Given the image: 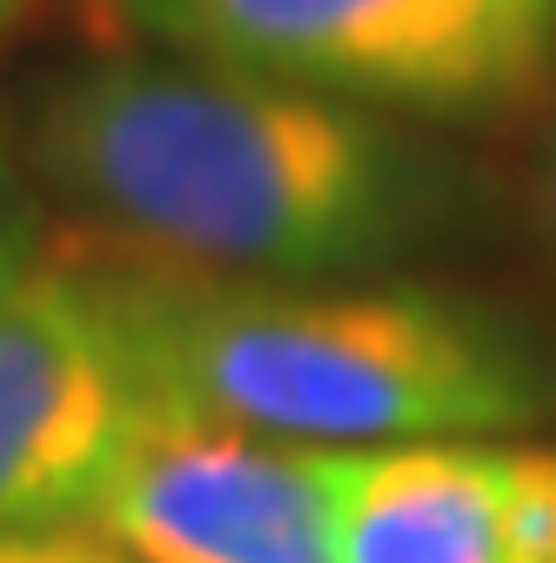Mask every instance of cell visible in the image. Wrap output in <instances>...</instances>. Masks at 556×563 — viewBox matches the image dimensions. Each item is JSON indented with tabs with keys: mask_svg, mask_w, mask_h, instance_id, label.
Instances as JSON below:
<instances>
[{
	"mask_svg": "<svg viewBox=\"0 0 556 563\" xmlns=\"http://www.w3.org/2000/svg\"><path fill=\"white\" fill-rule=\"evenodd\" d=\"M155 409L289 443H443L536 422L556 363L469 296L415 282H215L94 249Z\"/></svg>",
	"mask_w": 556,
	"mask_h": 563,
	"instance_id": "obj_2",
	"label": "cell"
},
{
	"mask_svg": "<svg viewBox=\"0 0 556 563\" xmlns=\"http://www.w3.org/2000/svg\"><path fill=\"white\" fill-rule=\"evenodd\" d=\"M510 450L443 437L349 450L342 563H503Z\"/></svg>",
	"mask_w": 556,
	"mask_h": 563,
	"instance_id": "obj_6",
	"label": "cell"
},
{
	"mask_svg": "<svg viewBox=\"0 0 556 563\" xmlns=\"http://www.w3.org/2000/svg\"><path fill=\"white\" fill-rule=\"evenodd\" d=\"M155 409L94 255L0 282V530L88 517L134 422Z\"/></svg>",
	"mask_w": 556,
	"mask_h": 563,
	"instance_id": "obj_5",
	"label": "cell"
},
{
	"mask_svg": "<svg viewBox=\"0 0 556 563\" xmlns=\"http://www.w3.org/2000/svg\"><path fill=\"white\" fill-rule=\"evenodd\" d=\"M27 242H34V216H27V201H21L8 148H0V282H14L27 268Z\"/></svg>",
	"mask_w": 556,
	"mask_h": 563,
	"instance_id": "obj_9",
	"label": "cell"
},
{
	"mask_svg": "<svg viewBox=\"0 0 556 563\" xmlns=\"http://www.w3.org/2000/svg\"><path fill=\"white\" fill-rule=\"evenodd\" d=\"M181 60L376 114L482 121L556 67V0H114Z\"/></svg>",
	"mask_w": 556,
	"mask_h": 563,
	"instance_id": "obj_3",
	"label": "cell"
},
{
	"mask_svg": "<svg viewBox=\"0 0 556 563\" xmlns=\"http://www.w3.org/2000/svg\"><path fill=\"white\" fill-rule=\"evenodd\" d=\"M349 450L148 409L88 523L134 563H342Z\"/></svg>",
	"mask_w": 556,
	"mask_h": 563,
	"instance_id": "obj_4",
	"label": "cell"
},
{
	"mask_svg": "<svg viewBox=\"0 0 556 563\" xmlns=\"http://www.w3.org/2000/svg\"><path fill=\"white\" fill-rule=\"evenodd\" d=\"M27 8V0H0V21H8V14H21Z\"/></svg>",
	"mask_w": 556,
	"mask_h": 563,
	"instance_id": "obj_11",
	"label": "cell"
},
{
	"mask_svg": "<svg viewBox=\"0 0 556 563\" xmlns=\"http://www.w3.org/2000/svg\"><path fill=\"white\" fill-rule=\"evenodd\" d=\"M543 222L556 235V134H549V162H543Z\"/></svg>",
	"mask_w": 556,
	"mask_h": 563,
	"instance_id": "obj_10",
	"label": "cell"
},
{
	"mask_svg": "<svg viewBox=\"0 0 556 563\" xmlns=\"http://www.w3.org/2000/svg\"><path fill=\"white\" fill-rule=\"evenodd\" d=\"M34 162L101 255L335 282L449 235L469 181L376 108L201 60H94L34 108Z\"/></svg>",
	"mask_w": 556,
	"mask_h": 563,
	"instance_id": "obj_1",
	"label": "cell"
},
{
	"mask_svg": "<svg viewBox=\"0 0 556 563\" xmlns=\"http://www.w3.org/2000/svg\"><path fill=\"white\" fill-rule=\"evenodd\" d=\"M0 563H134V556L101 530L41 523V530H0Z\"/></svg>",
	"mask_w": 556,
	"mask_h": 563,
	"instance_id": "obj_8",
	"label": "cell"
},
{
	"mask_svg": "<svg viewBox=\"0 0 556 563\" xmlns=\"http://www.w3.org/2000/svg\"><path fill=\"white\" fill-rule=\"evenodd\" d=\"M503 563H556V450H510Z\"/></svg>",
	"mask_w": 556,
	"mask_h": 563,
	"instance_id": "obj_7",
	"label": "cell"
}]
</instances>
